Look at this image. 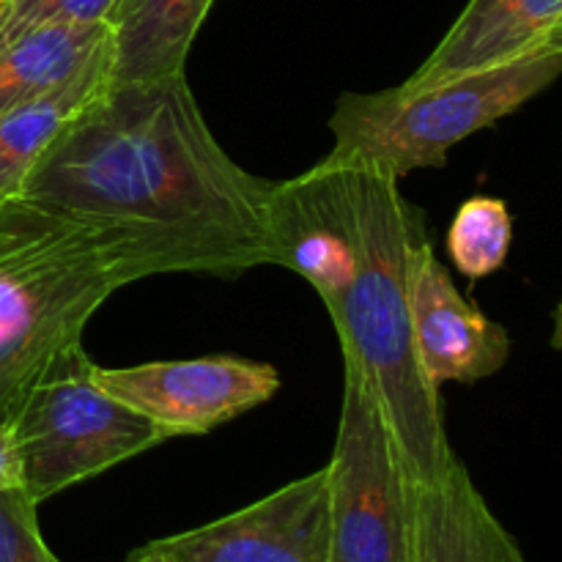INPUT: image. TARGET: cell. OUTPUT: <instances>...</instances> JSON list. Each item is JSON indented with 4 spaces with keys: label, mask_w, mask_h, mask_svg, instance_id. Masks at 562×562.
I'll list each match as a JSON object with an SVG mask.
<instances>
[{
    "label": "cell",
    "mask_w": 562,
    "mask_h": 562,
    "mask_svg": "<svg viewBox=\"0 0 562 562\" xmlns=\"http://www.w3.org/2000/svg\"><path fill=\"white\" fill-rule=\"evenodd\" d=\"M22 198L132 231L162 274L272 263V184L228 157L187 75L108 86L36 159Z\"/></svg>",
    "instance_id": "1"
},
{
    "label": "cell",
    "mask_w": 562,
    "mask_h": 562,
    "mask_svg": "<svg viewBox=\"0 0 562 562\" xmlns=\"http://www.w3.org/2000/svg\"><path fill=\"white\" fill-rule=\"evenodd\" d=\"M269 223L272 263L305 278L322 296L344 360L376 398L409 475H442L459 456L412 333V269L431 241L420 209L393 176L318 162L272 184Z\"/></svg>",
    "instance_id": "2"
},
{
    "label": "cell",
    "mask_w": 562,
    "mask_h": 562,
    "mask_svg": "<svg viewBox=\"0 0 562 562\" xmlns=\"http://www.w3.org/2000/svg\"><path fill=\"white\" fill-rule=\"evenodd\" d=\"M162 274L132 231L16 195L0 201V426L119 289Z\"/></svg>",
    "instance_id": "3"
},
{
    "label": "cell",
    "mask_w": 562,
    "mask_h": 562,
    "mask_svg": "<svg viewBox=\"0 0 562 562\" xmlns=\"http://www.w3.org/2000/svg\"><path fill=\"white\" fill-rule=\"evenodd\" d=\"M562 71V49L530 55L510 66L439 82L423 91L401 86L376 93H344L329 119V168H362L404 176L445 168L450 148L516 113L547 91Z\"/></svg>",
    "instance_id": "4"
},
{
    "label": "cell",
    "mask_w": 562,
    "mask_h": 562,
    "mask_svg": "<svg viewBox=\"0 0 562 562\" xmlns=\"http://www.w3.org/2000/svg\"><path fill=\"white\" fill-rule=\"evenodd\" d=\"M93 366L82 340L66 346L47 362L11 420L22 488L36 505L173 439L110 395L93 376Z\"/></svg>",
    "instance_id": "5"
},
{
    "label": "cell",
    "mask_w": 562,
    "mask_h": 562,
    "mask_svg": "<svg viewBox=\"0 0 562 562\" xmlns=\"http://www.w3.org/2000/svg\"><path fill=\"white\" fill-rule=\"evenodd\" d=\"M327 481L329 562H409L415 477L376 398L346 360Z\"/></svg>",
    "instance_id": "6"
},
{
    "label": "cell",
    "mask_w": 562,
    "mask_h": 562,
    "mask_svg": "<svg viewBox=\"0 0 562 562\" xmlns=\"http://www.w3.org/2000/svg\"><path fill=\"white\" fill-rule=\"evenodd\" d=\"M130 562H329L327 467L223 519L146 543Z\"/></svg>",
    "instance_id": "7"
},
{
    "label": "cell",
    "mask_w": 562,
    "mask_h": 562,
    "mask_svg": "<svg viewBox=\"0 0 562 562\" xmlns=\"http://www.w3.org/2000/svg\"><path fill=\"white\" fill-rule=\"evenodd\" d=\"M97 382L170 437H201L267 404L280 390L269 362L212 355L130 368L93 366Z\"/></svg>",
    "instance_id": "8"
},
{
    "label": "cell",
    "mask_w": 562,
    "mask_h": 562,
    "mask_svg": "<svg viewBox=\"0 0 562 562\" xmlns=\"http://www.w3.org/2000/svg\"><path fill=\"white\" fill-rule=\"evenodd\" d=\"M412 333L423 373L434 387L494 376L510 357V335L483 316L450 278L434 245L420 247L412 269Z\"/></svg>",
    "instance_id": "9"
},
{
    "label": "cell",
    "mask_w": 562,
    "mask_h": 562,
    "mask_svg": "<svg viewBox=\"0 0 562 562\" xmlns=\"http://www.w3.org/2000/svg\"><path fill=\"white\" fill-rule=\"evenodd\" d=\"M549 49H562V0H470L401 88L423 91Z\"/></svg>",
    "instance_id": "10"
},
{
    "label": "cell",
    "mask_w": 562,
    "mask_h": 562,
    "mask_svg": "<svg viewBox=\"0 0 562 562\" xmlns=\"http://www.w3.org/2000/svg\"><path fill=\"white\" fill-rule=\"evenodd\" d=\"M409 562H527L459 459L412 486Z\"/></svg>",
    "instance_id": "11"
},
{
    "label": "cell",
    "mask_w": 562,
    "mask_h": 562,
    "mask_svg": "<svg viewBox=\"0 0 562 562\" xmlns=\"http://www.w3.org/2000/svg\"><path fill=\"white\" fill-rule=\"evenodd\" d=\"M214 0H119L110 14V86L187 75L192 42Z\"/></svg>",
    "instance_id": "12"
},
{
    "label": "cell",
    "mask_w": 562,
    "mask_h": 562,
    "mask_svg": "<svg viewBox=\"0 0 562 562\" xmlns=\"http://www.w3.org/2000/svg\"><path fill=\"white\" fill-rule=\"evenodd\" d=\"M110 53L113 49L108 47L64 86L0 113V201L20 195L27 173L49 143L110 86Z\"/></svg>",
    "instance_id": "13"
},
{
    "label": "cell",
    "mask_w": 562,
    "mask_h": 562,
    "mask_svg": "<svg viewBox=\"0 0 562 562\" xmlns=\"http://www.w3.org/2000/svg\"><path fill=\"white\" fill-rule=\"evenodd\" d=\"M108 47V25L36 27L0 38V113L69 82Z\"/></svg>",
    "instance_id": "14"
},
{
    "label": "cell",
    "mask_w": 562,
    "mask_h": 562,
    "mask_svg": "<svg viewBox=\"0 0 562 562\" xmlns=\"http://www.w3.org/2000/svg\"><path fill=\"white\" fill-rule=\"evenodd\" d=\"M514 223L505 201L492 195L470 198L459 206L448 228V252L456 269L472 280H481L505 267Z\"/></svg>",
    "instance_id": "15"
},
{
    "label": "cell",
    "mask_w": 562,
    "mask_h": 562,
    "mask_svg": "<svg viewBox=\"0 0 562 562\" xmlns=\"http://www.w3.org/2000/svg\"><path fill=\"white\" fill-rule=\"evenodd\" d=\"M119 0H0V38L55 25H108Z\"/></svg>",
    "instance_id": "16"
},
{
    "label": "cell",
    "mask_w": 562,
    "mask_h": 562,
    "mask_svg": "<svg viewBox=\"0 0 562 562\" xmlns=\"http://www.w3.org/2000/svg\"><path fill=\"white\" fill-rule=\"evenodd\" d=\"M36 508L22 486L0 488V562H60L44 543Z\"/></svg>",
    "instance_id": "17"
},
{
    "label": "cell",
    "mask_w": 562,
    "mask_h": 562,
    "mask_svg": "<svg viewBox=\"0 0 562 562\" xmlns=\"http://www.w3.org/2000/svg\"><path fill=\"white\" fill-rule=\"evenodd\" d=\"M22 486V467L9 428L0 426V488Z\"/></svg>",
    "instance_id": "18"
}]
</instances>
